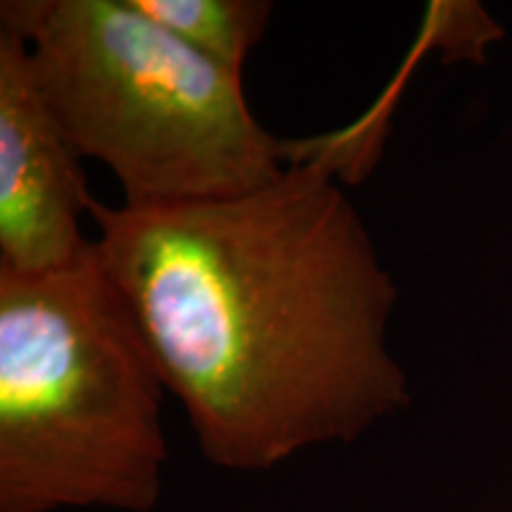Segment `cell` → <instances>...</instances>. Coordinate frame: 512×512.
<instances>
[{
  "label": "cell",
  "instance_id": "6da1fadb",
  "mask_svg": "<svg viewBox=\"0 0 512 512\" xmlns=\"http://www.w3.org/2000/svg\"><path fill=\"white\" fill-rule=\"evenodd\" d=\"M264 188L164 209L91 204L95 256L230 472L351 444L411 403L387 332L399 290L339 169L309 143Z\"/></svg>",
  "mask_w": 512,
  "mask_h": 512
},
{
  "label": "cell",
  "instance_id": "7a4b0ae2",
  "mask_svg": "<svg viewBox=\"0 0 512 512\" xmlns=\"http://www.w3.org/2000/svg\"><path fill=\"white\" fill-rule=\"evenodd\" d=\"M166 387L95 247L0 271V512H152Z\"/></svg>",
  "mask_w": 512,
  "mask_h": 512
},
{
  "label": "cell",
  "instance_id": "3957f363",
  "mask_svg": "<svg viewBox=\"0 0 512 512\" xmlns=\"http://www.w3.org/2000/svg\"><path fill=\"white\" fill-rule=\"evenodd\" d=\"M50 112L79 157L112 171L128 209L214 202L290 166L249 112L242 76L192 50L133 0H3Z\"/></svg>",
  "mask_w": 512,
  "mask_h": 512
},
{
  "label": "cell",
  "instance_id": "277c9868",
  "mask_svg": "<svg viewBox=\"0 0 512 512\" xmlns=\"http://www.w3.org/2000/svg\"><path fill=\"white\" fill-rule=\"evenodd\" d=\"M93 200L27 43L0 27V271L48 273L91 254L81 216Z\"/></svg>",
  "mask_w": 512,
  "mask_h": 512
},
{
  "label": "cell",
  "instance_id": "5b68a950",
  "mask_svg": "<svg viewBox=\"0 0 512 512\" xmlns=\"http://www.w3.org/2000/svg\"><path fill=\"white\" fill-rule=\"evenodd\" d=\"M133 5L192 50L238 76L273 15L268 0H133Z\"/></svg>",
  "mask_w": 512,
  "mask_h": 512
}]
</instances>
